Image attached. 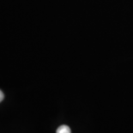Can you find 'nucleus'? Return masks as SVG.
Returning a JSON list of instances; mask_svg holds the SVG:
<instances>
[{"label": "nucleus", "mask_w": 133, "mask_h": 133, "mask_svg": "<svg viewBox=\"0 0 133 133\" xmlns=\"http://www.w3.org/2000/svg\"><path fill=\"white\" fill-rule=\"evenodd\" d=\"M56 133H70V129L69 126L65 125V124H63V125L59 126L57 129Z\"/></svg>", "instance_id": "1"}, {"label": "nucleus", "mask_w": 133, "mask_h": 133, "mask_svg": "<svg viewBox=\"0 0 133 133\" xmlns=\"http://www.w3.org/2000/svg\"><path fill=\"white\" fill-rule=\"evenodd\" d=\"M4 93H3L1 90H0V102L4 100Z\"/></svg>", "instance_id": "2"}]
</instances>
